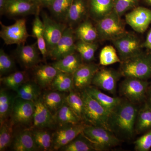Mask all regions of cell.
Wrapping results in <instances>:
<instances>
[{"mask_svg": "<svg viewBox=\"0 0 151 151\" xmlns=\"http://www.w3.org/2000/svg\"><path fill=\"white\" fill-rule=\"evenodd\" d=\"M125 20L134 30L142 33L151 23V10L143 7H137L125 14Z\"/></svg>", "mask_w": 151, "mask_h": 151, "instance_id": "16", "label": "cell"}, {"mask_svg": "<svg viewBox=\"0 0 151 151\" xmlns=\"http://www.w3.org/2000/svg\"><path fill=\"white\" fill-rule=\"evenodd\" d=\"M99 60L100 65L103 66L122 62L116 48L112 45H107L101 50Z\"/></svg>", "mask_w": 151, "mask_h": 151, "instance_id": "40", "label": "cell"}, {"mask_svg": "<svg viewBox=\"0 0 151 151\" xmlns=\"http://www.w3.org/2000/svg\"><path fill=\"white\" fill-rule=\"evenodd\" d=\"M25 71H17L1 77V82L6 87L17 92L20 86L27 81Z\"/></svg>", "mask_w": 151, "mask_h": 151, "instance_id": "36", "label": "cell"}, {"mask_svg": "<svg viewBox=\"0 0 151 151\" xmlns=\"http://www.w3.org/2000/svg\"><path fill=\"white\" fill-rule=\"evenodd\" d=\"M37 0H7L3 15L11 17L39 14L41 11Z\"/></svg>", "mask_w": 151, "mask_h": 151, "instance_id": "10", "label": "cell"}, {"mask_svg": "<svg viewBox=\"0 0 151 151\" xmlns=\"http://www.w3.org/2000/svg\"><path fill=\"white\" fill-rule=\"evenodd\" d=\"M16 96L8 90L1 89L0 91V123L9 119L10 117Z\"/></svg>", "mask_w": 151, "mask_h": 151, "instance_id": "31", "label": "cell"}, {"mask_svg": "<svg viewBox=\"0 0 151 151\" xmlns=\"http://www.w3.org/2000/svg\"><path fill=\"white\" fill-rule=\"evenodd\" d=\"M55 0H37L41 7L48 8Z\"/></svg>", "mask_w": 151, "mask_h": 151, "instance_id": "45", "label": "cell"}, {"mask_svg": "<svg viewBox=\"0 0 151 151\" xmlns=\"http://www.w3.org/2000/svg\"><path fill=\"white\" fill-rule=\"evenodd\" d=\"M35 110V101L15 97L11 114V120L14 125L32 126Z\"/></svg>", "mask_w": 151, "mask_h": 151, "instance_id": "7", "label": "cell"}, {"mask_svg": "<svg viewBox=\"0 0 151 151\" xmlns=\"http://www.w3.org/2000/svg\"><path fill=\"white\" fill-rule=\"evenodd\" d=\"M74 32L78 40L86 42H94L99 38L96 26L87 19L79 24L74 29Z\"/></svg>", "mask_w": 151, "mask_h": 151, "instance_id": "25", "label": "cell"}, {"mask_svg": "<svg viewBox=\"0 0 151 151\" xmlns=\"http://www.w3.org/2000/svg\"><path fill=\"white\" fill-rule=\"evenodd\" d=\"M14 52L18 61L26 69L35 68L41 61V52L37 42L29 45H17Z\"/></svg>", "mask_w": 151, "mask_h": 151, "instance_id": "12", "label": "cell"}, {"mask_svg": "<svg viewBox=\"0 0 151 151\" xmlns=\"http://www.w3.org/2000/svg\"><path fill=\"white\" fill-rule=\"evenodd\" d=\"M73 1V0H55L48 9L56 20L65 23Z\"/></svg>", "mask_w": 151, "mask_h": 151, "instance_id": "32", "label": "cell"}, {"mask_svg": "<svg viewBox=\"0 0 151 151\" xmlns=\"http://www.w3.org/2000/svg\"><path fill=\"white\" fill-rule=\"evenodd\" d=\"M83 134L93 144L97 151L113 147L120 143L119 139L113 132L103 127L86 126Z\"/></svg>", "mask_w": 151, "mask_h": 151, "instance_id": "5", "label": "cell"}, {"mask_svg": "<svg viewBox=\"0 0 151 151\" xmlns=\"http://www.w3.org/2000/svg\"><path fill=\"white\" fill-rule=\"evenodd\" d=\"M112 42L122 62L142 52L140 41L133 34L127 32Z\"/></svg>", "mask_w": 151, "mask_h": 151, "instance_id": "9", "label": "cell"}, {"mask_svg": "<svg viewBox=\"0 0 151 151\" xmlns=\"http://www.w3.org/2000/svg\"><path fill=\"white\" fill-rule=\"evenodd\" d=\"M26 22V20L24 18L18 19L11 25H5L0 22V37L6 45L24 44L28 38L31 36L27 32Z\"/></svg>", "mask_w": 151, "mask_h": 151, "instance_id": "6", "label": "cell"}, {"mask_svg": "<svg viewBox=\"0 0 151 151\" xmlns=\"http://www.w3.org/2000/svg\"><path fill=\"white\" fill-rule=\"evenodd\" d=\"M122 17L113 11L107 16L96 22L99 38L102 40H115L128 32Z\"/></svg>", "mask_w": 151, "mask_h": 151, "instance_id": "4", "label": "cell"}, {"mask_svg": "<svg viewBox=\"0 0 151 151\" xmlns=\"http://www.w3.org/2000/svg\"><path fill=\"white\" fill-rule=\"evenodd\" d=\"M12 149L15 151H33L37 150L31 130H24L13 139Z\"/></svg>", "mask_w": 151, "mask_h": 151, "instance_id": "24", "label": "cell"}, {"mask_svg": "<svg viewBox=\"0 0 151 151\" xmlns=\"http://www.w3.org/2000/svg\"><path fill=\"white\" fill-rule=\"evenodd\" d=\"M120 73L126 78L145 80L151 77V53L142 52L121 62Z\"/></svg>", "mask_w": 151, "mask_h": 151, "instance_id": "3", "label": "cell"}, {"mask_svg": "<svg viewBox=\"0 0 151 151\" xmlns=\"http://www.w3.org/2000/svg\"><path fill=\"white\" fill-rule=\"evenodd\" d=\"M85 126L82 124H70L60 127L53 134V149L60 150L82 134Z\"/></svg>", "mask_w": 151, "mask_h": 151, "instance_id": "14", "label": "cell"}, {"mask_svg": "<svg viewBox=\"0 0 151 151\" xmlns=\"http://www.w3.org/2000/svg\"><path fill=\"white\" fill-rule=\"evenodd\" d=\"M35 110L31 129L51 128L55 124L53 114L40 97L35 101Z\"/></svg>", "mask_w": 151, "mask_h": 151, "instance_id": "17", "label": "cell"}, {"mask_svg": "<svg viewBox=\"0 0 151 151\" xmlns=\"http://www.w3.org/2000/svg\"><path fill=\"white\" fill-rule=\"evenodd\" d=\"M135 149L138 151H148L151 148V129L134 142Z\"/></svg>", "mask_w": 151, "mask_h": 151, "instance_id": "43", "label": "cell"}, {"mask_svg": "<svg viewBox=\"0 0 151 151\" xmlns=\"http://www.w3.org/2000/svg\"><path fill=\"white\" fill-rule=\"evenodd\" d=\"M53 117L55 124H58L60 127L80 124L79 122L81 121L65 103L57 111Z\"/></svg>", "mask_w": 151, "mask_h": 151, "instance_id": "27", "label": "cell"}, {"mask_svg": "<svg viewBox=\"0 0 151 151\" xmlns=\"http://www.w3.org/2000/svg\"><path fill=\"white\" fill-rule=\"evenodd\" d=\"M75 38L74 29L68 26L62 37L49 55L52 59L56 60L75 52L76 51Z\"/></svg>", "mask_w": 151, "mask_h": 151, "instance_id": "15", "label": "cell"}, {"mask_svg": "<svg viewBox=\"0 0 151 151\" xmlns=\"http://www.w3.org/2000/svg\"><path fill=\"white\" fill-rule=\"evenodd\" d=\"M114 5V0H89V15L97 22L111 14Z\"/></svg>", "mask_w": 151, "mask_h": 151, "instance_id": "20", "label": "cell"}, {"mask_svg": "<svg viewBox=\"0 0 151 151\" xmlns=\"http://www.w3.org/2000/svg\"><path fill=\"white\" fill-rule=\"evenodd\" d=\"M64 151H97L93 144L83 134L78 135L75 139L60 149Z\"/></svg>", "mask_w": 151, "mask_h": 151, "instance_id": "34", "label": "cell"}, {"mask_svg": "<svg viewBox=\"0 0 151 151\" xmlns=\"http://www.w3.org/2000/svg\"><path fill=\"white\" fill-rule=\"evenodd\" d=\"M14 123L11 119L1 124L0 128V151L6 150L11 145L13 140Z\"/></svg>", "mask_w": 151, "mask_h": 151, "instance_id": "35", "label": "cell"}, {"mask_svg": "<svg viewBox=\"0 0 151 151\" xmlns=\"http://www.w3.org/2000/svg\"><path fill=\"white\" fill-rule=\"evenodd\" d=\"M37 150L48 151L53 149V136L42 129H31Z\"/></svg>", "mask_w": 151, "mask_h": 151, "instance_id": "33", "label": "cell"}, {"mask_svg": "<svg viewBox=\"0 0 151 151\" xmlns=\"http://www.w3.org/2000/svg\"><path fill=\"white\" fill-rule=\"evenodd\" d=\"M41 16L43 22L44 33L49 55L62 37L68 26L65 23L57 21L52 18L45 12H42Z\"/></svg>", "mask_w": 151, "mask_h": 151, "instance_id": "8", "label": "cell"}, {"mask_svg": "<svg viewBox=\"0 0 151 151\" xmlns=\"http://www.w3.org/2000/svg\"><path fill=\"white\" fill-rule=\"evenodd\" d=\"M85 90L111 114L122 102L119 97L109 96L95 86H89Z\"/></svg>", "mask_w": 151, "mask_h": 151, "instance_id": "23", "label": "cell"}, {"mask_svg": "<svg viewBox=\"0 0 151 151\" xmlns=\"http://www.w3.org/2000/svg\"><path fill=\"white\" fill-rule=\"evenodd\" d=\"M121 75L120 72L113 69H99L94 76L92 84L105 92L114 94L116 93L117 82Z\"/></svg>", "mask_w": 151, "mask_h": 151, "instance_id": "13", "label": "cell"}, {"mask_svg": "<svg viewBox=\"0 0 151 151\" xmlns=\"http://www.w3.org/2000/svg\"><path fill=\"white\" fill-rule=\"evenodd\" d=\"M138 112L137 108L132 102H121L111 114L109 124L111 132L125 137H132L134 133Z\"/></svg>", "mask_w": 151, "mask_h": 151, "instance_id": "1", "label": "cell"}, {"mask_svg": "<svg viewBox=\"0 0 151 151\" xmlns=\"http://www.w3.org/2000/svg\"><path fill=\"white\" fill-rule=\"evenodd\" d=\"M139 0H114L113 11L121 17L137 7Z\"/></svg>", "mask_w": 151, "mask_h": 151, "instance_id": "42", "label": "cell"}, {"mask_svg": "<svg viewBox=\"0 0 151 151\" xmlns=\"http://www.w3.org/2000/svg\"><path fill=\"white\" fill-rule=\"evenodd\" d=\"M147 104L151 108V89L148 92V103Z\"/></svg>", "mask_w": 151, "mask_h": 151, "instance_id": "47", "label": "cell"}, {"mask_svg": "<svg viewBox=\"0 0 151 151\" xmlns=\"http://www.w3.org/2000/svg\"><path fill=\"white\" fill-rule=\"evenodd\" d=\"M89 15V0H73L68 11L65 23L73 28L86 19Z\"/></svg>", "mask_w": 151, "mask_h": 151, "instance_id": "19", "label": "cell"}, {"mask_svg": "<svg viewBox=\"0 0 151 151\" xmlns=\"http://www.w3.org/2000/svg\"><path fill=\"white\" fill-rule=\"evenodd\" d=\"M99 69V66L94 63H83L73 74L74 87L78 90L86 89L92 84L94 76Z\"/></svg>", "mask_w": 151, "mask_h": 151, "instance_id": "18", "label": "cell"}, {"mask_svg": "<svg viewBox=\"0 0 151 151\" xmlns=\"http://www.w3.org/2000/svg\"><path fill=\"white\" fill-rule=\"evenodd\" d=\"M65 97L62 92L52 90L45 92L41 97L44 103L54 115L65 103Z\"/></svg>", "mask_w": 151, "mask_h": 151, "instance_id": "28", "label": "cell"}, {"mask_svg": "<svg viewBox=\"0 0 151 151\" xmlns=\"http://www.w3.org/2000/svg\"><path fill=\"white\" fill-rule=\"evenodd\" d=\"M142 46L151 50V29L148 33L145 41L142 44Z\"/></svg>", "mask_w": 151, "mask_h": 151, "instance_id": "44", "label": "cell"}, {"mask_svg": "<svg viewBox=\"0 0 151 151\" xmlns=\"http://www.w3.org/2000/svg\"><path fill=\"white\" fill-rule=\"evenodd\" d=\"M50 86L53 90L62 92H70L75 88L73 74L58 71Z\"/></svg>", "mask_w": 151, "mask_h": 151, "instance_id": "29", "label": "cell"}, {"mask_svg": "<svg viewBox=\"0 0 151 151\" xmlns=\"http://www.w3.org/2000/svg\"><path fill=\"white\" fill-rule=\"evenodd\" d=\"M148 85L146 80L128 77L121 84L120 92L132 103L140 102L145 97Z\"/></svg>", "mask_w": 151, "mask_h": 151, "instance_id": "11", "label": "cell"}, {"mask_svg": "<svg viewBox=\"0 0 151 151\" xmlns=\"http://www.w3.org/2000/svg\"><path fill=\"white\" fill-rule=\"evenodd\" d=\"M98 47L96 42H88L78 40L76 43V50L80 55L83 61L90 63L94 59Z\"/></svg>", "mask_w": 151, "mask_h": 151, "instance_id": "37", "label": "cell"}, {"mask_svg": "<svg viewBox=\"0 0 151 151\" xmlns=\"http://www.w3.org/2000/svg\"><path fill=\"white\" fill-rule=\"evenodd\" d=\"M146 1L148 4L151 6V0H146Z\"/></svg>", "mask_w": 151, "mask_h": 151, "instance_id": "48", "label": "cell"}, {"mask_svg": "<svg viewBox=\"0 0 151 151\" xmlns=\"http://www.w3.org/2000/svg\"><path fill=\"white\" fill-rule=\"evenodd\" d=\"M151 129V108L147 104L138 111L135 131L138 133L148 131Z\"/></svg>", "mask_w": 151, "mask_h": 151, "instance_id": "38", "label": "cell"}, {"mask_svg": "<svg viewBox=\"0 0 151 151\" xmlns=\"http://www.w3.org/2000/svg\"><path fill=\"white\" fill-rule=\"evenodd\" d=\"M13 58L7 54L2 49L0 50V75L4 76L13 71L15 68Z\"/></svg>", "mask_w": 151, "mask_h": 151, "instance_id": "41", "label": "cell"}, {"mask_svg": "<svg viewBox=\"0 0 151 151\" xmlns=\"http://www.w3.org/2000/svg\"><path fill=\"white\" fill-rule=\"evenodd\" d=\"M83 60L77 52L57 60L52 65L59 71L73 74L83 64Z\"/></svg>", "mask_w": 151, "mask_h": 151, "instance_id": "21", "label": "cell"}, {"mask_svg": "<svg viewBox=\"0 0 151 151\" xmlns=\"http://www.w3.org/2000/svg\"><path fill=\"white\" fill-rule=\"evenodd\" d=\"M81 95L84 101L83 120L89 125L103 127L111 131L109 124L111 113L85 89L83 90Z\"/></svg>", "mask_w": 151, "mask_h": 151, "instance_id": "2", "label": "cell"}, {"mask_svg": "<svg viewBox=\"0 0 151 151\" xmlns=\"http://www.w3.org/2000/svg\"><path fill=\"white\" fill-rule=\"evenodd\" d=\"M39 14L35 15V18L33 22L32 36L36 38L38 47L43 58L45 59L48 55V52L45 38L43 22Z\"/></svg>", "mask_w": 151, "mask_h": 151, "instance_id": "26", "label": "cell"}, {"mask_svg": "<svg viewBox=\"0 0 151 151\" xmlns=\"http://www.w3.org/2000/svg\"><path fill=\"white\" fill-rule=\"evenodd\" d=\"M65 103L73 110L80 120H83L84 101L81 94H79L74 90H71L65 97Z\"/></svg>", "mask_w": 151, "mask_h": 151, "instance_id": "39", "label": "cell"}, {"mask_svg": "<svg viewBox=\"0 0 151 151\" xmlns=\"http://www.w3.org/2000/svg\"><path fill=\"white\" fill-rule=\"evenodd\" d=\"M7 0H0V14L3 15L4 8Z\"/></svg>", "mask_w": 151, "mask_h": 151, "instance_id": "46", "label": "cell"}, {"mask_svg": "<svg viewBox=\"0 0 151 151\" xmlns=\"http://www.w3.org/2000/svg\"><path fill=\"white\" fill-rule=\"evenodd\" d=\"M41 88L35 81H27L22 84L17 91L16 97L35 101L40 97Z\"/></svg>", "mask_w": 151, "mask_h": 151, "instance_id": "30", "label": "cell"}, {"mask_svg": "<svg viewBox=\"0 0 151 151\" xmlns=\"http://www.w3.org/2000/svg\"><path fill=\"white\" fill-rule=\"evenodd\" d=\"M34 70L35 82L41 88L50 86L59 70L52 65H38Z\"/></svg>", "mask_w": 151, "mask_h": 151, "instance_id": "22", "label": "cell"}]
</instances>
